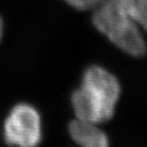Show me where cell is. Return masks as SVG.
I'll list each match as a JSON object with an SVG mask.
<instances>
[{
	"label": "cell",
	"instance_id": "2",
	"mask_svg": "<svg viewBox=\"0 0 147 147\" xmlns=\"http://www.w3.org/2000/svg\"><path fill=\"white\" fill-rule=\"evenodd\" d=\"M93 25L121 50L132 56H142L147 49L143 31L115 0H103L95 8Z\"/></svg>",
	"mask_w": 147,
	"mask_h": 147
},
{
	"label": "cell",
	"instance_id": "1",
	"mask_svg": "<svg viewBox=\"0 0 147 147\" xmlns=\"http://www.w3.org/2000/svg\"><path fill=\"white\" fill-rule=\"evenodd\" d=\"M122 88L113 74L100 65L88 67L81 86L71 95L76 119L98 126L115 115Z\"/></svg>",
	"mask_w": 147,
	"mask_h": 147
},
{
	"label": "cell",
	"instance_id": "7",
	"mask_svg": "<svg viewBox=\"0 0 147 147\" xmlns=\"http://www.w3.org/2000/svg\"><path fill=\"white\" fill-rule=\"evenodd\" d=\"M3 35V22L0 18V41H1V38H2Z\"/></svg>",
	"mask_w": 147,
	"mask_h": 147
},
{
	"label": "cell",
	"instance_id": "4",
	"mask_svg": "<svg viewBox=\"0 0 147 147\" xmlns=\"http://www.w3.org/2000/svg\"><path fill=\"white\" fill-rule=\"evenodd\" d=\"M69 132L80 147H109L107 136L97 125L75 119L69 124Z\"/></svg>",
	"mask_w": 147,
	"mask_h": 147
},
{
	"label": "cell",
	"instance_id": "6",
	"mask_svg": "<svg viewBox=\"0 0 147 147\" xmlns=\"http://www.w3.org/2000/svg\"><path fill=\"white\" fill-rule=\"evenodd\" d=\"M69 5L79 10H88L96 8L103 0H64Z\"/></svg>",
	"mask_w": 147,
	"mask_h": 147
},
{
	"label": "cell",
	"instance_id": "5",
	"mask_svg": "<svg viewBox=\"0 0 147 147\" xmlns=\"http://www.w3.org/2000/svg\"><path fill=\"white\" fill-rule=\"evenodd\" d=\"M144 33H147V0H115Z\"/></svg>",
	"mask_w": 147,
	"mask_h": 147
},
{
	"label": "cell",
	"instance_id": "3",
	"mask_svg": "<svg viewBox=\"0 0 147 147\" xmlns=\"http://www.w3.org/2000/svg\"><path fill=\"white\" fill-rule=\"evenodd\" d=\"M3 135L9 146L38 147L42 140V123L38 110L30 104H16L4 121Z\"/></svg>",
	"mask_w": 147,
	"mask_h": 147
}]
</instances>
